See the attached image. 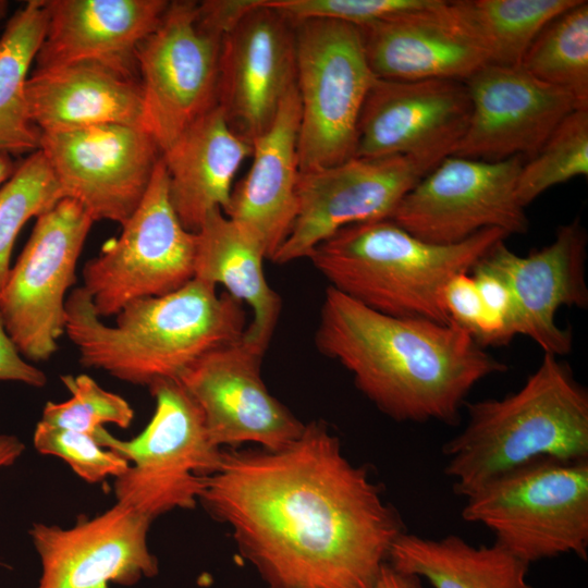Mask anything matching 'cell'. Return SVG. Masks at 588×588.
<instances>
[{
	"label": "cell",
	"instance_id": "cell-17",
	"mask_svg": "<svg viewBox=\"0 0 588 588\" xmlns=\"http://www.w3.org/2000/svg\"><path fill=\"white\" fill-rule=\"evenodd\" d=\"M295 84V22L257 0L222 38L217 105L234 132L252 143L269 128Z\"/></svg>",
	"mask_w": 588,
	"mask_h": 588
},
{
	"label": "cell",
	"instance_id": "cell-18",
	"mask_svg": "<svg viewBox=\"0 0 588 588\" xmlns=\"http://www.w3.org/2000/svg\"><path fill=\"white\" fill-rule=\"evenodd\" d=\"M464 83L471 111L452 156L485 161L514 156L530 159L565 117L586 108L520 65L486 64Z\"/></svg>",
	"mask_w": 588,
	"mask_h": 588
},
{
	"label": "cell",
	"instance_id": "cell-23",
	"mask_svg": "<svg viewBox=\"0 0 588 588\" xmlns=\"http://www.w3.org/2000/svg\"><path fill=\"white\" fill-rule=\"evenodd\" d=\"M301 103L296 84L277 115L252 142V164L233 186L225 215L262 245L271 260L291 231L297 210Z\"/></svg>",
	"mask_w": 588,
	"mask_h": 588
},
{
	"label": "cell",
	"instance_id": "cell-34",
	"mask_svg": "<svg viewBox=\"0 0 588 588\" xmlns=\"http://www.w3.org/2000/svg\"><path fill=\"white\" fill-rule=\"evenodd\" d=\"M35 449L45 455L63 460L88 483L107 477H120L130 467L128 461L101 446L94 437L38 421L34 431Z\"/></svg>",
	"mask_w": 588,
	"mask_h": 588
},
{
	"label": "cell",
	"instance_id": "cell-16",
	"mask_svg": "<svg viewBox=\"0 0 588 588\" xmlns=\"http://www.w3.org/2000/svg\"><path fill=\"white\" fill-rule=\"evenodd\" d=\"M264 354L242 335L201 356L177 380L199 407L210 440L220 449L252 442L279 450L304 429L305 424L265 385Z\"/></svg>",
	"mask_w": 588,
	"mask_h": 588
},
{
	"label": "cell",
	"instance_id": "cell-41",
	"mask_svg": "<svg viewBox=\"0 0 588 588\" xmlns=\"http://www.w3.org/2000/svg\"><path fill=\"white\" fill-rule=\"evenodd\" d=\"M20 162L13 156L0 152V186H2L15 172Z\"/></svg>",
	"mask_w": 588,
	"mask_h": 588
},
{
	"label": "cell",
	"instance_id": "cell-5",
	"mask_svg": "<svg viewBox=\"0 0 588 588\" xmlns=\"http://www.w3.org/2000/svg\"><path fill=\"white\" fill-rule=\"evenodd\" d=\"M509 235L486 229L456 244L420 240L391 219L347 225L308 259L329 286L378 313L451 324L444 291Z\"/></svg>",
	"mask_w": 588,
	"mask_h": 588
},
{
	"label": "cell",
	"instance_id": "cell-7",
	"mask_svg": "<svg viewBox=\"0 0 588 588\" xmlns=\"http://www.w3.org/2000/svg\"><path fill=\"white\" fill-rule=\"evenodd\" d=\"M149 390L155 413L137 437L120 440L100 428L94 438L130 463L115 478L117 502L154 520L196 505L206 477L221 462L222 449L210 440L199 407L177 380L157 382Z\"/></svg>",
	"mask_w": 588,
	"mask_h": 588
},
{
	"label": "cell",
	"instance_id": "cell-6",
	"mask_svg": "<svg viewBox=\"0 0 588 588\" xmlns=\"http://www.w3.org/2000/svg\"><path fill=\"white\" fill-rule=\"evenodd\" d=\"M464 520L483 525L494 543L530 564L588 555V460L540 457L466 495Z\"/></svg>",
	"mask_w": 588,
	"mask_h": 588
},
{
	"label": "cell",
	"instance_id": "cell-21",
	"mask_svg": "<svg viewBox=\"0 0 588 588\" xmlns=\"http://www.w3.org/2000/svg\"><path fill=\"white\" fill-rule=\"evenodd\" d=\"M443 0L358 26L377 78L465 82L489 64L483 51L457 26Z\"/></svg>",
	"mask_w": 588,
	"mask_h": 588
},
{
	"label": "cell",
	"instance_id": "cell-26",
	"mask_svg": "<svg viewBox=\"0 0 588 588\" xmlns=\"http://www.w3.org/2000/svg\"><path fill=\"white\" fill-rule=\"evenodd\" d=\"M260 242L221 209L208 213L196 232L194 279L217 286L253 310L243 338L266 352L277 327L282 302L268 284Z\"/></svg>",
	"mask_w": 588,
	"mask_h": 588
},
{
	"label": "cell",
	"instance_id": "cell-31",
	"mask_svg": "<svg viewBox=\"0 0 588 588\" xmlns=\"http://www.w3.org/2000/svg\"><path fill=\"white\" fill-rule=\"evenodd\" d=\"M587 175L588 107L565 117L538 152L524 162L516 183V197L526 208L554 185Z\"/></svg>",
	"mask_w": 588,
	"mask_h": 588
},
{
	"label": "cell",
	"instance_id": "cell-38",
	"mask_svg": "<svg viewBox=\"0 0 588 588\" xmlns=\"http://www.w3.org/2000/svg\"><path fill=\"white\" fill-rule=\"evenodd\" d=\"M257 3V0H207L198 2L197 19L206 29L224 36Z\"/></svg>",
	"mask_w": 588,
	"mask_h": 588
},
{
	"label": "cell",
	"instance_id": "cell-3",
	"mask_svg": "<svg viewBox=\"0 0 588 588\" xmlns=\"http://www.w3.org/2000/svg\"><path fill=\"white\" fill-rule=\"evenodd\" d=\"M65 310V334L83 366L148 389L179 380L201 356L246 330L242 303L197 279L172 293L128 303L113 326L101 320L82 286L68 296Z\"/></svg>",
	"mask_w": 588,
	"mask_h": 588
},
{
	"label": "cell",
	"instance_id": "cell-25",
	"mask_svg": "<svg viewBox=\"0 0 588 588\" xmlns=\"http://www.w3.org/2000/svg\"><path fill=\"white\" fill-rule=\"evenodd\" d=\"M252 143L240 136L217 105L161 152L171 204L184 228L196 233L208 213L229 207L234 177Z\"/></svg>",
	"mask_w": 588,
	"mask_h": 588
},
{
	"label": "cell",
	"instance_id": "cell-8",
	"mask_svg": "<svg viewBox=\"0 0 588 588\" xmlns=\"http://www.w3.org/2000/svg\"><path fill=\"white\" fill-rule=\"evenodd\" d=\"M301 103L299 172L354 157L359 114L376 81L357 26L333 20L295 22Z\"/></svg>",
	"mask_w": 588,
	"mask_h": 588
},
{
	"label": "cell",
	"instance_id": "cell-20",
	"mask_svg": "<svg viewBox=\"0 0 588 588\" xmlns=\"http://www.w3.org/2000/svg\"><path fill=\"white\" fill-rule=\"evenodd\" d=\"M587 232L578 219L562 224L554 240L527 256L498 242L481 261L507 284L514 304V330L531 339L546 354L563 356L572 351L571 329L555 322L562 306L586 309Z\"/></svg>",
	"mask_w": 588,
	"mask_h": 588
},
{
	"label": "cell",
	"instance_id": "cell-9",
	"mask_svg": "<svg viewBox=\"0 0 588 588\" xmlns=\"http://www.w3.org/2000/svg\"><path fill=\"white\" fill-rule=\"evenodd\" d=\"M121 234L84 265L83 289L99 317L128 303L172 293L194 279L196 233L181 223L160 158L147 192Z\"/></svg>",
	"mask_w": 588,
	"mask_h": 588
},
{
	"label": "cell",
	"instance_id": "cell-1",
	"mask_svg": "<svg viewBox=\"0 0 588 588\" xmlns=\"http://www.w3.org/2000/svg\"><path fill=\"white\" fill-rule=\"evenodd\" d=\"M199 501L269 588H375L405 532L322 421L279 450H222Z\"/></svg>",
	"mask_w": 588,
	"mask_h": 588
},
{
	"label": "cell",
	"instance_id": "cell-11",
	"mask_svg": "<svg viewBox=\"0 0 588 588\" xmlns=\"http://www.w3.org/2000/svg\"><path fill=\"white\" fill-rule=\"evenodd\" d=\"M197 5L189 0L170 1L136 51L140 125L161 152L218 103L223 37L199 24Z\"/></svg>",
	"mask_w": 588,
	"mask_h": 588
},
{
	"label": "cell",
	"instance_id": "cell-22",
	"mask_svg": "<svg viewBox=\"0 0 588 588\" xmlns=\"http://www.w3.org/2000/svg\"><path fill=\"white\" fill-rule=\"evenodd\" d=\"M47 29L35 70L97 62L136 75L138 45L156 28L167 0H44Z\"/></svg>",
	"mask_w": 588,
	"mask_h": 588
},
{
	"label": "cell",
	"instance_id": "cell-12",
	"mask_svg": "<svg viewBox=\"0 0 588 588\" xmlns=\"http://www.w3.org/2000/svg\"><path fill=\"white\" fill-rule=\"evenodd\" d=\"M523 156L485 161L449 156L426 173L391 216L426 242L461 243L486 229L527 232L529 221L516 197Z\"/></svg>",
	"mask_w": 588,
	"mask_h": 588
},
{
	"label": "cell",
	"instance_id": "cell-29",
	"mask_svg": "<svg viewBox=\"0 0 588 588\" xmlns=\"http://www.w3.org/2000/svg\"><path fill=\"white\" fill-rule=\"evenodd\" d=\"M579 0H457L445 10L483 51L489 64L519 65L530 44Z\"/></svg>",
	"mask_w": 588,
	"mask_h": 588
},
{
	"label": "cell",
	"instance_id": "cell-13",
	"mask_svg": "<svg viewBox=\"0 0 588 588\" xmlns=\"http://www.w3.org/2000/svg\"><path fill=\"white\" fill-rule=\"evenodd\" d=\"M39 150L62 198L76 201L94 222L120 225L140 204L161 158L142 126L118 123L41 133Z\"/></svg>",
	"mask_w": 588,
	"mask_h": 588
},
{
	"label": "cell",
	"instance_id": "cell-42",
	"mask_svg": "<svg viewBox=\"0 0 588 588\" xmlns=\"http://www.w3.org/2000/svg\"><path fill=\"white\" fill-rule=\"evenodd\" d=\"M8 9H9V2L5 0H0V22L5 16Z\"/></svg>",
	"mask_w": 588,
	"mask_h": 588
},
{
	"label": "cell",
	"instance_id": "cell-27",
	"mask_svg": "<svg viewBox=\"0 0 588 588\" xmlns=\"http://www.w3.org/2000/svg\"><path fill=\"white\" fill-rule=\"evenodd\" d=\"M388 563L433 588H532L529 564L494 542L476 547L455 535L432 539L405 531L393 543Z\"/></svg>",
	"mask_w": 588,
	"mask_h": 588
},
{
	"label": "cell",
	"instance_id": "cell-10",
	"mask_svg": "<svg viewBox=\"0 0 588 588\" xmlns=\"http://www.w3.org/2000/svg\"><path fill=\"white\" fill-rule=\"evenodd\" d=\"M94 220L62 198L36 218L30 236L0 292V314L21 355L49 359L65 333L66 293Z\"/></svg>",
	"mask_w": 588,
	"mask_h": 588
},
{
	"label": "cell",
	"instance_id": "cell-36",
	"mask_svg": "<svg viewBox=\"0 0 588 588\" xmlns=\"http://www.w3.org/2000/svg\"><path fill=\"white\" fill-rule=\"evenodd\" d=\"M443 299L450 323L468 331L476 340L485 311L470 272L455 275L448 283Z\"/></svg>",
	"mask_w": 588,
	"mask_h": 588
},
{
	"label": "cell",
	"instance_id": "cell-24",
	"mask_svg": "<svg viewBox=\"0 0 588 588\" xmlns=\"http://www.w3.org/2000/svg\"><path fill=\"white\" fill-rule=\"evenodd\" d=\"M26 102L40 133L111 123L142 126L139 77L97 62L34 69Z\"/></svg>",
	"mask_w": 588,
	"mask_h": 588
},
{
	"label": "cell",
	"instance_id": "cell-40",
	"mask_svg": "<svg viewBox=\"0 0 588 588\" xmlns=\"http://www.w3.org/2000/svg\"><path fill=\"white\" fill-rule=\"evenodd\" d=\"M24 450L25 445L17 437L0 433V469L14 464Z\"/></svg>",
	"mask_w": 588,
	"mask_h": 588
},
{
	"label": "cell",
	"instance_id": "cell-14",
	"mask_svg": "<svg viewBox=\"0 0 588 588\" xmlns=\"http://www.w3.org/2000/svg\"><path fill=\"white\" fill-rule=\"evenodd\" d=\"M425 174L405 156L353 157L299 172L296 216L271 260L284 265L307 258L317 245L347 225L390 219L401 199Z\"/></svg>",
	"mask_w": 588,
	"mask_h": 588
},
{
	"label": "cell",
	"instance_id": "cell-32",
	"mask_svg": "<svg viewBox=\"0 0 588 588\" xmlns=\"http://www.w3.org/2000/svg\"><path fill=\"white\" fill-rule=\"evenodd\" d=\"M62 199L59 186L38 149L22 160L0 186V292L11 271V254L25 223Z\"/></svg>",
	"mask_w": 588,
	"mask_h": 588
},
{
	"label": "cell",
	"instance_id": "cell-28",
	"mask_svg": "<svg viewBox=\"0 0 588 588\" xmlns=\"http://www.w3.org/2000/svg\"><path fill=\"white\" fill-rule=\"evenodd\" d=\"M46 29L45 1L29 0L0 36V152L13 157L39 149L41 133L29 119L26 83Z\"/></svg>",
	"mask_w": 588,
	"mask_h": 588
},
{
	"label": "cell",
	"instance_id": "cell-39",
	"mask_svg": "<svg viewBox=\"0 0 588 588\" xmlns=\"http://www.w3.org/2000/svg\"><path fill=\"white\" fill-rule=\"evenodd\" d=\"M375 588H422V585L420 577L399 572L387 563Z\"/></svg>",
	"mask_w": 588,
	"mask_h": 588
},
{
	"label": "cell",
	"instance_id": "cell-15",
	"mask_svg": "<svg viewBox=\"0 0 588 588\" xmlns=\"http://www.w3.org/2000/svg\"><path fill=\"white\" fill-rule=\"evenodd\" d=\"M470 111L462 81L376 78L359 114L354 157L405 156L428 173L452 156Z\"/></svg>",
	"mask_w": 588,
	"mask_h": 588
},
{
	"label": "cell",
	"instance_id": "cell-4",
	"mask_svg": "<svg viewBox=\"0 0 588 588\" xmlns=\"http://www.w3.org/2000/svg\"><path fill=\"white\" fill-rule=\"evenodd\" d=\"M464 406L465 427L442 449L444 473L463 498L536 458L588 460V392L558 356L544 353L514 393Z\"/></svg>",
	"mask_w": 588,
	"mask_h": 588
},
{
	"label": "cell",
	"instance_id": "cell-35",
	"mask_svg": "<svg viewBox=\"0 0 588 588\" xmlns=\"http://www.w3.org/2000/svg\"><path fill=\"white\" fill-rule=\"evenodd\" d=\"M432 0H266L293 22L323 19L362 26L400 12L428 5Z\"/></svg>",
	"mask_w": 588,
	"mask_h": 588
},
{
	"label": "cell",
	"instance_id": "cell-2",
	"mask_svg": "<svg viewBox=\"0 0 588 588\" xmlns=\"http://www.w3.org/2000/svg\"><path fill=\"white\" fill-rule=\"evenodd\" d=\"M317 348L353 376L357 389L396 421L454 425L473 388L505 372L466 330L378 313L328 286Z\"/></svg>",
	"mask_w": 588,
	"mask_h": 588
},
{
	"label": "cell",
	"instance_id": "cell-19",
	"mask_svg": "<svg viewBox=\"0 0 588 588\" xmlns=\"http://www.w3.org/2000/svg\"><path fill=\"white\" fill-rule=\"evenodd\" d=\"M151 522L117 502L70 528L34 523L28 532L41 565L36 588L132 586L156 576L158 561L147 541Z\"/></svg>",
	"mask_w": 588,
	"mask_h": 588
},
{
	"label": "cell",
	"instance_id": "cell-30",
	"mask_svg": "<svg viewBox=\"0 0 588 588\" xmlns=\"http://www.w3.org/2000/svg\"><path fill=\"white\" fill-rule=\"evenodd\" d=\"M519 65L588 107V2L579 0L551 20L530 44Z\"/></svg>",
	"mask_w": 588,
	"mask_h": 588
},
{
	"label": "cell",
	"instance_id": "cell-37",
	"mask_svg": "<svg viewBox=\"0 0 588 588\" xmlns=\"http://www.w3.org/2000/svg\"><path fill=\"white\" fill-rule=\"evenodd\" d=\"M0 381H16L41 388L47 383L46 375L26 363L5 330L0 314Z\"/></svg>",
	"mask_w": 588,
	"mask_h": 588
},
{
	"label": "cell",
	"instance_id": "cell-33",
	"mask_svg": "<svg viewBox=\"0 0 588 588\" xmlns=\"http://www.w3.org/2000/svg\"><path fill=\"white\" fill-rule=\"evenodd\" d=\"M71 397L64 402H47L40 421L89 434L106 424L122 429L131 426L134 411L121 395L107 391L87 375L61 376Z\"/></svg>",
	"mask_w": 588,
	"mask_h": 588
}]
</instances>
